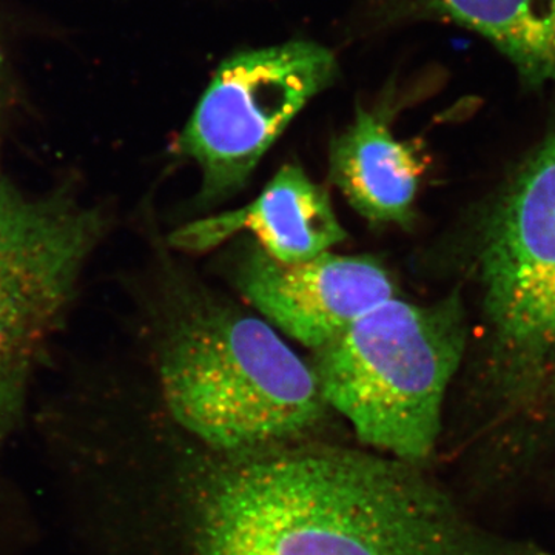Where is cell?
<instances>
[{
  "mask_svg": "<svg viewBox=\"0 0 555 555\" xmlns=\"http://www.w3.org/2000/svg\"><path fill=\"white\" fill-rule=\"evenodd\" d=\"M11 104V83L9 67H7L5 53L0 40V119L5 115Z\"/></svg>",
  "mask_w": 555,
  "mask_h": 555,
  "instance_id": "cell-12",
  "label": "cell"
},
{
  "mask_svg": "<svg viewBox=\"0 0 555 555\" xmlns=\"http://www.w3.org/2000/svg\"><path fill=\"white\" fill-rule=\"evenodd\" d=\"M467 339L460 288L430 305L397 297L313 350L310 366L328 408L363 443L416 467L437 447L444 397Z\"/></svg>",
  "mask_w": 555,
  "mask_h": 555,
  "instance_id": "cell-4",
  "label": "cell"
},
{
  "mask_svg": "<svg viewBox=\"0 0 555 555\" xmlns=\"http://www.w3.org/2000/svg\"><path fill=\"white\" fill-rule=\"evenodd\" d=\"M107 224L68 185L31 193L0 175V312L49 339Z\"/></svg>",
  "mask_w": 555,
  "mask_h": 555,
  "instance_id": "cell-6",
  "label": "cell"
},
{
  "mask_svg": "<svg viewBox=\"0 0 555 555\" xmlns=\"http://www.w3.org/2000/svg\"><path fill=\"white\" fill-rule=\"evenodd\" d=\"M429 13L477 33L525 90L555 83V0H425Z\"/></svg>",
  "mask_w": 555,
  "mask_h": 555,
  "instance_id": "cell-10",
  "label": "cell"
},
{
  "mask_svg": "<svg viewBox=\"0 0 555 555\" xmlns=\"http://www.w3.org/2000/svg\"><path fill=\"white\" fill-rule=\"evenodd\" d=\"M247 232L270 257L286 264L309 261L347 238L327 190L298 164H286L258 198L236 210L190 222L171 233L181 250H210Z\"/></svg>",
  "mask_w": 555,
  "mask_h": 555,
  "instance_id": "cell-8",
  "label": "cell"
},
{
  "mask_svg": "<svg viewBox=\"0 0 555 555\" xmlns=\"http://www.w3.org/2000/svg\"><path fill=\"white\" fill-rule=\"evenodd\" d=\"M543 408H555V372L545 387V392H543L542 398H540L537 411H543Z\"/></svg>",
  "mask_w": 555,
  "mask_h": 555,
  "instance_id": "cell-13",
  "label": "cell"
},
{
  "mask_svg": "<svg viewBox=\"0 0 555 555\" xmlns=\"http://www.w3.org/2000/svg\"><path fill=\"white\" fill-rule=\"evenodd\" d=\"M145 334L160 401L218 454L286 447L328 411L310 363L275 328L178 270L150 295Z\"/></svg>",
  "mask_w": 555,
  "mask_h": 555,
  "instance_id": "cell-2",
  "label": "cell"
},
{
  "mask_svg": "<svg viewBox=\"0 0 555 555\" xmlns=\"http://www.w3.org/2000/svg\"><path fill=\"white\" fill-rule=\"evenodd\" d=\"M337 75L334 54L308 40L222 62L177 142L201 171L199 203H222L246 188L288 124Z\"/></svg>",
  "mask_w": 555,
  "mask_h": 555,
  "instance_id": "cell-5",
  "label": "cell"
},
{
  "mask_svg": "<svg viewBox=\"0 0 555 555\" xmlns=\"http://www.w3.org/2000/svg\"><path fill=\"white\" fill-rule=\"evenodd\" d=\"M469 250L481 398L494 414H534L555 372V102L542 137L481 203Z\"/></svg>",
  "mask_w": 555,
  "mask_h": 555,
  "instance_id": "cell-3",
  "label": "cell"
},
{
  "mask_svg": "<svg viewBox=\"0 0 555 555\" xmlns=\"http://www.w3.org/2000/svg\"><path fill=\"white\" fill-rule=\"evenodd\" d=\"M221 455L177 491V555L474 554L415 466L287 444Z\"/></svg>",
  "mask_w": 555,
  "mask_h": 555,
  "instance_id": "cell-1",
  "label": "cell"
},
{
  "mask_svg": "<svg viewBox=\"0 0 555 555\" xmlns=\"http://www.w3.org/2000/svg\"><path fill=\"white\" fill-rule=\"evenodd\" d=\"M47 339L0 312V444L21 426L28 389Z\"/></svg>",
  "mask_w": 555,
  "mask_h": 555,
  "instance_id": "cell-11",
  "label": "cell"
},
{
  "mask_svg": "<svg viewBox=\"0 0 555 555\" xmlns=\"http://www.w3.org/2000/svg\"><path fill=\"white\" fill-rule=\"evenodd\" d=\"M228 270L233 287L270 326L312 350L398 297L392 273L372 257L324 251L286 264L247 238L230 255Z\"/></svg>",
  "mask_w": 555,
  "mask_h": 555,
  "instance_id": "cell-7",
  "label": "cell"
},
{
  "mask_svg": "<svg viewBox=\"0 0 555 555\" xmlns=\"http://www.w3.org/2000/svg\"><path fill=\"white\" fill-rule=\"evenodd\" d=\"M426 170L422 149L400 141L382 116L360 109L332 141L328 178L357 214L375 224H414Z\"/></svg>",
  "mask_w": 555,
  "mask_h": 555,
  "instance_id": "cell-9",
  "label": "cell"
}]
</instances>
